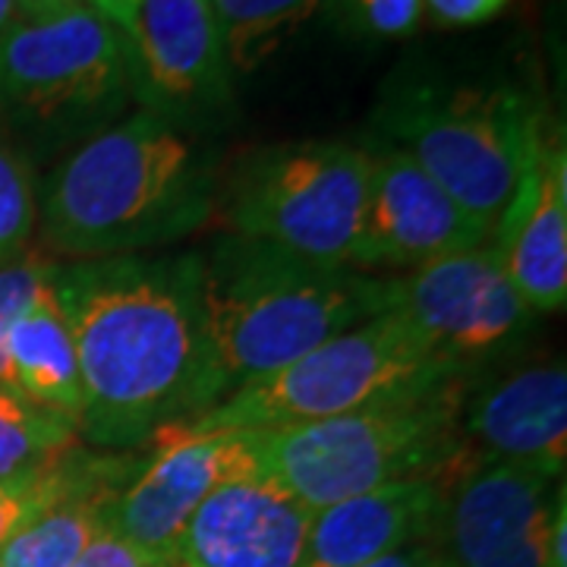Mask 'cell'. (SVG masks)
<instances>
[{
  "label": "cell",
  "instance_id": "cell-26",
  "mask_svg": "<svg viewBox=\"0 0 567 567\" xmlns=\"http://www.w3.org/2000/svg\"><path fill=\"white\" fill-rule=\"evenodd\" d=\"M73 567H177L171 558L155 555L148 548L136 546L130 539L114 536L111 529H102L92 546L80 555V561Z\"/></svg>",
  "mask_w": 567,
  "mask_h": 567
},
{
  "label": "cell",
  "instance_id": "cell-4",
  "mask_svg": "<svg viewBox=\"0 0 567 567\" xmlns=\"http://www.w3.org/2000/svg\"><path fill=\"white\" fill-rule=\"evenodd\" d=\"M473 375L316 423L252 432L256 466L309 511L406 480L464 476L461 404Z\"/></svg>",
  "mask_w": 567,
  "mask_h": 567
},
{
  "label": "cell",
  "instance_id": "cell-18",
  "mask_svg": "<svg viewBox=\"0 0 567 567\" xmlns=\"http://www.w3.org/2000/svg\"><path fill=\"white\" fill-rule=\"evenodd\" d=\"M142 464L99 457L89 480L0 546V567H73L104 529V507Z\"/></svg>",
  "mask_w": 567,
  "mask_h": 567
},
{
  "label": "cell",
  "instance_id": "cell-12",
  "mask_svg": "<svg viewBox=\"0 0 567 567\" xmlns=\"http://www.w3.org/2000/svg\"><path fill=\"white\" fill-rule=\"evenodd\" d=\"M155 442L152 461L104 507V529L174 561L196 507L230 476L256 470V445L252 432L183 429H167Z\"/></svg>",
  "mask_w": 567,
  "mask_h": 567
},
{
  "label": "cell",
  "instance_id": "cell-11",
  "mask_svg": "<svg viewBox=\"0 0 567 567\" xmlns=\"http://www.w3.org/2000/svg\"><path fill=\"white\" fill-rule=\"evenodd\" d=\"M133 92L167 121L230 99V66L208 0H130L121 20Z\"/></svg>",
  "mask_w": 567,
  "mask_h": 567
},
{
  "label": "cell",
  "instance_id": "cell-27",
  "mask_svg": "<svg viewBox=\"0 0 567 567\" xmlns=\"http://www.w3.org/2000/svg\"><path fill=\"white\" fill-rule=\"evenodd\" d=\"M511 0H423V10L432 13V20L454 29L480 25L495 20Z\"/></svg>",
  "mask_w": 567,
  "mask_h": 567
},
{
  "label": "cell",
  "instance_id": "cell-1",
  "mask_svg": "<svg viewBox=\"0 0 567 567\" xmlns=\"http://www.w3.org/2000/svg\"><path fill=\"white\" fill-rule=\"evenodd\" d=\"M54 293L80 357L85 442L136 447L224 401L199 252L58 265Z\"/></svg>",
  "mask_w": 567,
  "mask_h": 567
},
{
  "label": "cell",
  "instance_id": "cell-24",
  "mask_svg": "<svg viewBox=\"0 0 567 567\" xmlns=\"http://www.w3.org/2000/svg\"><path fill=\"white\" fill-rule=\"evenodd\" d=\"M331 20L353 39H404L423 22V0H322Z\"/></svg>",
  "mask_w": 567,
  "mask_h": 567
},
{
  "label": "cell",
  "instance_id": "cell-20",
  "mask_svg": "<svg viewBox=\"0 0 567 567\" xmlns=\"http://www.w3.org/2000/svg\"><path fill=\"white\" fill-rule=\"evenodd\" d=\"M221 32L224 58L230 73L262 66L306 20H312L322 0H208Z\"/></svg>",
  "mask_w": 567,
  "mask_h": 567
},
{
  "label": "cell",
  "instance_id": "cell-19",
  "mask_svg": "<svg viewBox=\"0 0 567 567\" xmlns=\"http://www.w3.org/2000/svg\"><path fill=\"white\" fill-rule=\"evenodd\" d=\"M10 385L29 401L51 406L80 425L82 379L76 341L63 316L54 281L22 312L7 334Z\"/></svg>",
  "mask_w": 567,
  "mask_h": 567
},
{
  "label": "cell",
  "instance_id": "cell-25",
  "mask_svg": "<svg viewBox=\"0 0 567 567\" xmlns=\"http://www.w3.org/2000/svg\"><path fill=\"white\" fill-rule=\"evenodd\" d=\"M58 265L44 259H20V262L0 268V385H10V365H7V334L29 306L54 281Z\"/></svg>",
  "mask_w": 567,
  "mask_h": 567
},
{
  "label": "cell",
  "instance_id": "cell-31",
  "mask_svg": "<svg viewBox=\"0 0 567 567\" xmlns=\"http://www.w3.org/2000/svg\"><path fill=\"white\" fill-rule=\"evenodd\" d=\"M92 7L104 13L107 20L114 22V25H121L123 13H126V7H130V0H92Z\"/></svg>",
  "mask_w": 567,
  "mask_h": 567
},
{
  "label": "cell",
  "instance_id": "cell-28",
  "mask_svg": "<svg viewBox=\"0 0 567 567\" xmlns=\"http://www.w3.org/2000/svg\"><path fill=\"white\" fill-rule=\"evenodd\" d=\"M92 0H13V13L20 22L58 20L63 13H73Z\"/></svg>",
  "mask_w": 567,
  "mask_h": 567
},
{
  "label": "cell",
  "instance_id": "cell-22",
  "mask_svg": "<svg viewBox=\"0 0 567 567\" xmlns=\"http://www.w3.org/2000/svg\"><path fill=\"white\" fill-rule=\"evenodd\" d=\"M99 457L85 451H66L61 461H54L44 470H35L29 476L0 483V546L20 533L25 524H32L48 507H54L61 498H66L76 486L89 480L95 470Z\"/></svg>",
  "mask_w": 567,
  "mask_h": 567
},
{
  "label": "cell",
  "instance_id": "cell-16",
  "mask_svg": "<svg viewBox=\"0 0 567 567\" xmlns=\"http://www.w3.org/2000/svg\"><path fill=\"white\" fill-rule=\"evenodd\" d=\"M464 466L511 461L565 473L567 372L565 360L524 365L498 382L466 388L461 404Z\"/></svg>",
  "mask_w": 567,
  "mask_h": 567
},
{
  "label": "cell",
  "instance_id": "cell-30",
  "mask_svg": "<svg viewBox=\"0 0 567 567\" xmlns=\"http://www.w3.org/2000/svg\"><path fill=\"white\" fill-rule=\"evenodd\" d=\"M548 567H567V498L565 492L558 495L555 505V517H551V529H548Z\"/></svg>",
  "mask_w": 567,
  "mask_h": 567
},
{
  "label": "cell",
  "instance_id": "cell-17",
  "mask_svg": "<svg viewBox=\"0 0 567 567\" xmlns=\"http://www.w3.org/2000/svg\"><path fill=\"white\" fill-rule=\"evenodd\" d=\"M445 486L406 480L312 514L303 567H363L404 548L439 543Z\"/></svg>",
  "mask_w": 567,
  "mask_h": 567
},
{
  "label": "cell",
  "instance_id": "cell-3",
  "mask_svg": "<svg viewBox=\"0 0 567 567\" xmlns=\"http://www.w3.org/2000/svg\"><path fill=\"white\" fill-rule=\"evenodd\" d=\"M203 303L224 398L388 309L385 278L237 234L203 256Z\"/></svg>",
  "mask_w": 567,
  "mask_h": 567
},
{
  "label": "cell",
  "instance_id": "cell-13",
  "mask_svg": "<svg viewBox=\"0 0 567 567\" xmlns=\"http://www.w3.org/2000/svg\"><path fill=\"white\" fill-rule=\"evenodd\" d=\"M492 227L473 218L454 196L401 148L369 152L363 227L357 271L423 268L488 244Z\"/></svg>",
  "mask_w": 567,
  "mask_h": 567
},
{
  "label": "cell",
  "instance_id": "cell-5",
  "mask_svg": "<svg viewBox=\"0 0 567 567\" xmlns=\"http://www.w3.org/2000/svg\"><path fill=\"white\" fill-rule=\"evenodd\" d=\"M473 372L476 369L442 357L404 316L379 312L174 429L268 432L316 423Z\"/></svg>",
  "mask_w": 567,
  "mask_h": 567
},
{
  "label": "cell",
  "instance_id": "cell-10",
  "mask_svg": "<svg viewBox=\"0 0 567 567\" xmlns=\"http://www.w3.org/2000/svg\"><path fill=\"white\" fill-rule=\"evenodd\" d=\"M565 473L536 464H480L445 486L439 546L447 567H548V529Z\"/></svg>",
  "mask_w": 567,
  "mask_h": 567
},
{
  "label": "cell",
  "instance_id": "cell-15",
  "mask_svg": "<svg viewBox=\"0 0 567 567\" xmlns=\"http://www.w3.org/2000/svg\"><path fill=\"white\" fill-rule=\"evenodd\" d=\"M312 514L268 476L246 470L215 488L183 529L177 567H303Z\"/></svg>",
  "mask_w": 567,
  "mask_h": 567
},
{
  "label": "cell",
  "instance_id": "cell-6",
  "mask_svg": "<svg viewBox=\"0 0 567 567\" xmlns=\"http://www.w3.org/2000/svg\"><path fill=\"white\" fill-rule=\"evenodd\" d=\"M543 121L511 85L413 89L388 104L382 133L473 218L495 227Z\"/></svg>",
  "mask_w": 567,
  "mask_h": 567
},
{
  "label": "cell",
  "instance_id": "cell-9",
  "mask_svg": "<svg viewBox=\"0 0 567 567\" xmlns=\"http://www.w3.org/2000/svg\"><path fill=\"white\" fill-rule=\"evenodd\" d=\"M385 312L404 316L442 357L470 369L514 344L536 319L488 244L385 278Z\"/></svg>",
  "mask_w": 567,
  "mask_h": 567
},
{
  "label": "cell",
  "instance_id": "cell-8",
  "mask_svg": "<svg viewBox=\"0 0 567 567\" xmlns=\"http://www.w3.org/2000/svg\"><path fill=\"white\" fill-rule=\"evenodd\" d=\"M133 92L121 25L85 3L0 39V117L35 126L104 121Z\"/></svg>",
  "mask_w": 567,
  "mask_h": 567
},
{
  "label": "cell",
  "instance_id": "cell-2",
  "mask_svg": "<svg viewBox=\"0 0 567 567\" xmlns=\"http://www.w3.org/2000/svg\"><path fill=\"white\" fill-rule=\"evenodd\" d=\"M218 205L215 171L181 130L155 111L107 126L51 174L41 227L63 256L114 259L162 249L199 230Z\"/></svg>",
  "mask_w": 567,
  "mask_h": 567
},
{
  "label": "cell",
  "instance_id": "cell-14",
  "mask_svg": "<svg viewBox=\"0 0 567 567\" xmlns=\"http://www.w3.org/2000/svg\"><path fill=\"white\" fill-rule=\"evenodd\" d=\"M488 246L533 316L567 303V158L561 133L543 121Z\"/></svg>",
  "mask_w": 567,
  "mask_h": 567
},
{
  "label": "cell",
  "instance_id": "cell-32",
  "mask_svg": "<svg viewBox=\"0 0 567 567\" xmlns=\"http://www.w3.org/2000/svg\"><path fill=\"white\" fill-rule=\"evenodd\" d=\"M17 20V13H13V0H0V39H3V32L13 25Z\"/></svg>",
  "mask_w": 567,
  "mask_h": 567
},
{
  "label": "cell",
  "instance_id": "cell-23",
  "mask_svg": "<svg viewBox=\"0 0 567 567\" xmlns=\"http://www.w3.org/2000/svg\"><path fill=\"white\" fill-rule=\"evenodd\" d=\"M39 218L32 181L17 155L0 145V268L25 259Z\"/></svg>",
  "mask_w": 567,
  "mask_h": 567
},
{
  "label": "cell",
  "instance_id": "cell-21",
  "mask_svg": "<svg viewBox=\"0 0 567 567\" xmlns=\"http://www.w3.org/2000/svg\"><path fill=\"white\" fill-rule=\"evenodd\" d=\"M80 442V425L41 406L17 388L0 385V483L29 476L61 461Z\"/></svg>",
  "mask_w": 567,
  "mask_h": 567
},
{
  "label": "cell",
  "instance_id": "cell-29",
  "mask_svg": "<svg viewBox=\"0 0 567 567\" xmlns=\"http://www.w3.org/2000/svg\"><path fill=\"white\" fill-rule=\"evenodd\" d=\"M363 567H447V561L439 543H425V546L404 548L398 555H388V558H379Z\"/></svg>",
  "mask_w": 567,
  "mask_h": 567
},
{
  "label": "cell",
  "instance_id": "cell-7",
  "mask_svg": "<svg viewBox=\"0 0 567 567\" xmlns=\"http://www.w3.org/2000/svg\"><path fill=\"white\" fill-rule=\"evenodd\" d=\"M365 186L369 152L350 142L268 145L230 181V234L309 262L357 268Z\"/></svg>",
  "mask_w": 567,
  "mask_h": 567
}]
</instances>
